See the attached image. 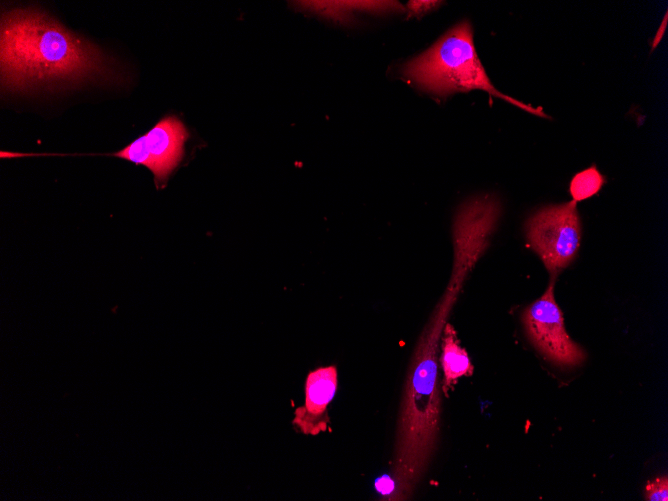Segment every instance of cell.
Segmentation results:
<instances>
[{"mask_svg":"<svg viewBox=\"0 0 668 501\" xmlns=\"http://www.w3.org/2000/svg\"><path fill=\"white\" fill-rule=\"evenodd\" d=\"M522 322L533 345L562 366L581 364L586 353L566 332L563 314L554 298V281L545 293L522 313Z\"/></svg>","mask_w":668,"mask_h":501,"instance_id":"cell-5","label":"cell"},{"mask_svg":"<svg viewBox=\"0 0 668 501\" xmlns=\"http://www.w3.org/2000/svg\"><path fill=\"white\" fill-rule=\"evenodd\" d=\"M450 308L439 303L419 338L399 409L392 475L395 490L408 493L434 451L440 420L437 350Z\"/></svg>","mask_w":668,"mask_h":501,"instance_id":"cell-2","label":"cell"},{"mask_svg":"<svg viewBox=\"0 0 668 501\" xmlns=\"http://www.w3.org/2000/svg\"><path fill=\"white\" fill-rule=\"evenodd\" d=\"M187 138L184 124L175 116H167L114 155L149 168L158 187L181 161Z\"/></svg>","mask_w":668,"mask_h":501,"instance_id":"cell-6","label":"cell"},{"mask_svg":"<svg viewBox=\"0 0 668 501\" xmlns=\"http://www.w3.org/2000/svg\"><path fill=\"white\" fill-rule=\"evenodd\" d=\"M337 369L330 365L308 373L305 403L294 412L293 424L305 435H317L327 429V408L337 389Z\"/></svg>","mask_w":668,"mask_h":501,"instance_id":"cell-7","label":"cell"},{"mask_svg":"<svg viewBox=\"0 0 668 501\" xmlns=\"http://www.w3.org/2000/svg\"><path fill=\"white\" fill-rule=\"evenodd\" d=\"M525 228L528 243L552 276L576 257L581 242L577 202L546 206L528 218Z\"/></svg>","mask_w":668,"mask_h":501,"instance_id":"cell-4","label":"cell"},{"mask_svg":"<svg viewBox=\"0 0 668 501\" xmlns=\"http://www.w3.org/2000/svg\"><path fill=\"white\" fill-rule=\"evenodd\" d=\"M645 499L648 501L668 500L667 476L658 477L648 482L645 486Z\"/></svg>","mask_w":668,"mask_h":501,"instance_id":"cell-10","label":"cell"},{"mask_svg":"<svg viewBox=\"0 0 668 501\" xmlns=\"http://www.w3.org/2000/svg\"><path fill=\"white\" fill-rule=\"evenodd\" d=\"M400 74L417 89L441 98L482 90L531 114L548 117L541 107H532L494 87L477 55L468 20L459 22L427 50L405 62Z\"/></svg>","mask_w":668,"mask_h":501,"instance_id":"cell-3","label":"cell"},{"mask_svg":"<svg viewBox=\"0 0 668 501\" xmlns=\"http://www.w3.org/2000/svg\"><path fill=\"white\" fill-rule=\"evenodd\" d=\"M118 62L46 12L33 7L2 12L0 78L3 91L118 83Z\"/></svg>","mask_w":668,"mask_h":501,"instance_id":"cell-1","label":"cell"},{"mask_svg":"<svg viewBox=\"0 0 668 501\" xmlns=\"http://www.w3.org/2000/svg\"><path fill=\"white\" fill-rule=\"evenodd\" d=\"M442 332L440 362L444 373L443 391L447 394L460 377L473 373V366L466 350L459 344L453 326L445 324Z\"/></svg>","mask_w":668,"mask_h":501,"instance_id":"cell-8","label":"cell"},{"mask_svg":"<svg viewBox=\"0 0 668 501\" xmlns=\"http://www.w3.org/2000/svg\"><path fill=\"white\" fill-rule=\"evenodd\" d=\"M606 178L595 165L575 174L570 182L572 200L579 202L596 195L605 184Z\"/></svg>","mask_w":668,"mask_h":501,"instance_id":"cell-9","label":"cell"},{"mask_svg":"<svg viewBox=\"0 0 668 501\" xmlns=\"http://www.w3.org/2000/svg\"><path fill=\"white\" fill-rule=\"evenodd\" d=\"M442 3V1H409L405 8V11L408 13L407 18H420L421 16H424L425 14L437 9Z\"/></svg>","mask_w":668,"mask_h":501,"instance_id":"cell-11","label":"cell"}]
</instances>
